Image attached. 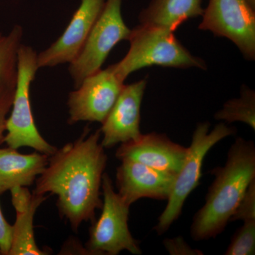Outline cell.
<instances>
[{"mask_svg": "<svg viewBox=\"0 0 255 255\" xmlns=\"http://www.w3.org/2000/svg\"><path fill=\"white\" fill-rule=\"evenodd\" d=\"M12 237V226L6 221L0 208V251L1 255H9Z\"/></svg>", "mask_w": 255, "mask_h": 255, "instance_id": "22", "label": "cell"}, {"mask_svg": "<svg viewBox=\"0 0 255 255\" xmlns=\"http://www.w3.org/2000/svg\"><path fill=\"white\" fill-rule=\"evenodd\" d=\"M203 0H151L138 16L140 24L174 31L191 18L202 16Z\"/></svg>", "mask_w": 255, "mask_h": 255, "instance_id": "17", "label": "cell"}, {"mask_svg": "<svg viewBox=\"0 0 255 255\" xmlns=\"http://www.w3.org/2000/svg\"><path fill=\"white\" fill-rule=\"evenodd\" d=\"M163 246L170 255H202V251L194 249L188 245L182 236L174 238H166Z\"/></svg>", "mask_w": 255, "mask_h": 255, "instance_id": "21", "label": "cell"}, {"mask_svg": "<svg viewBox=\"0 0 255 255\" xmlns=\"http://www.w3.org/2000/svg\"><path fill=\"white\" fill-rule=\"evenodd\" d=\"M2 36H3L2 33H1V31H0V39H1V37H2Z\"/></svg>", "mask_w": 255, "mask_h": 255, "instance_id": "24", "label": "cell"}, {"mask_svg": "<svg viewBox=\"0 0 255 255\" xmlns=\"http://www.w3.org/2000/svg\"><path fill=\"white\" fill-rule=\"evenodd\" d=\"M215 119L227 124L242 122L255 130V92L243 85L241 95L228 100L214 115Z\"/></svg>", "mask_w": 255, "mask_h": 255, "instance_id": "18", "label": "cell"}, {"mask_svg": "<svg viewBox=\"0 0 255 255\" xmlns=\"http://www.w3.org/2000/svg\"><path fill=\"white\" fill-rule=\"evenodd\" d=\"M128 41L130 48L126 56L112 65L114 72L124 81L134 72L154 65L207 69L206 62L191 54L176 38L174 31L167 28L140 23L131 29Z\"/></svg>", "mask_w": 255, "mask_h": 255, "instance_id": "3", "label": "cell"}, {"mask_svg": "<svg viewBox=\"0 0 255 255\" xmlns=\"http://www.w3.org/2000/svg\"><path fill=\"white\" fill-rule=\"evenodd\" d=\"M49 156L35 152L21 154L16 149L0 148V194L15 187H28L46 168Z\"/></svg>", "mask_w": 255, "mask_h": 255, "instance_id": "16", "label": "cell"}, {"mask_svg": "<svg viewBox=\"0 0 255 255\" xmlns=\"http://www.w3.org/2000/svg\"><path fill=\"white\" fill-rule=\"evenodd\" d=\"M90 131L85 128L75 141L57 149L50 156L33 190L37 194L58 196L60 214L74 231L83 222H94L96 211L103 204L101 190L108 157L101 144L100 129Z\"/></svg>", "mask_w": 255, "mask_h": 255, "instance_id": "1", "label": "cell"}, {"mask_svg": "<svg viewBox=\"0 0 255 255\" xmlns=\"http://www.w3.org/2000/svg\"><path fill=\"white\" fill-rule=\"evenodd\" d=\"M105 3L106 0H81L63 34L38 54V68L71 63L100 17Z\"/></svg>", "mask_w": 255, "mask_h": 255, "instance_id": "11", "label": "cell"}, {"mask_svg": "<svg viewBox=\"0 0 255 255\" xmlns=\"http://www.w3.org/2000/svg\"><path fill=\"white\" fill-rule=\"evenodd\" d=\"M147 83L143 79L124 85L113 108L102 123L101 144L104 148L137 140L142 135L140 110Z\"/></svg>", "mask_w": 255, "mask_h": 255, "instance_id": "10", "label": "cell"}, {"mask_svg": "<svg viewBox=\"0 0 255 255\" xmlns=\"http://www.w3.org/2000/svg\"><path fill=\"white\" fill-rule=\"evenodd\" d=\"M38 53L21 43L17 52V78L11 114L6 122L4 142L11 148L29 147L50 156L57 150L37 128L30 99V89L38 71Z\"/></svg>", "mask_w": 255, "mask_h": 255, "instance_id": "5", "label": "cell"}, {"mask_svg": "<svg viewBox=\"0 0 255 255\" xmlns=\"http://www.w3.org/2000/svg\"><path fill=\"white\" fill-rule=\"evenodd\" d=\"M23 29L15 25L0 39V144L4 142L6 122L12 107L17 78V52Z\"/></svg>", "mask_w": 255, "mask_h": 255, "instance_id": "15", "label": "cell"}, {"mask_svg": "<svg viewBox=\"0 0 255 255\" xmlns=\"http://www.w3.org/2000/svg\"><path fill=\"white\" fill-rule=\"evenodd\" d=\"M124 81L110 65L87 77L69 94V124L105 121L123 90Z\"/></svg>", "mask_w": 255, "mask_h": 255, "instance_id": "9", "label": "cell"}, {"mask_svg": "<svg viewBox=\"0 0 255 255\" xmlns=\"http://www.w3.org/2000/svg\"><path fill=\"white\" fill-rule=\"evenodd\" d=\"M210 127L209 122H200L196 125L187 157L174 179L167 206L154 227L159 236L167 232L182 214L188 196L199 184L203 163L209 151L218 142L236 133V128L224 122L218 124L212 130H210Z\"/></svg>", "mask_w": 255, "mask_h": 255, "instance_id": "4", "label": "cell"}, {"mask_svg": "<svg viewBox=\"0 0 255 255\" xmlns=\"http://www.w3.org/2000/svg\"><path fill=\"white\" fill-rule=\"evenodd\" d=\"M123 0H106L105 7L87 36L81 50L70 63L69 73L75 88L87 77L102 69L112 49L119 42L128 41L131 29L124 22Z\"/></svg>", "mask_w": 255, "mask_h": 255, "instance_id": "7", "label": "cell"}, {"mask_svg": "<svg viewBox=\"0 0 255 255\" xmlns=\"http://www.w3.org/2000/svg\"><path fill=\"white\" fill-rule=\"evenodd\" d=\"M102 214L97 221L92 222L85 248L90 255H117L124 251L141 255L138 242L132 237L128 227L130 206L114 190L107 172L102 177Z\"/></svg>", "mask_w": 255, "mask_h": 255, "instance_id": "6", "label": "cell"}, {"mask_svg": "<svg viewBox=\"0 0 255 255\" xmlns=\"http://www.w3.org/2000/svg\"><path fill=\"white\" fill-rule=\"evenodd\" d=\"M251 220H255V179L248 186L230 222Z\"/></svg>", "mask_w": 255, "mask_h": 255, "instance_id": "20", "label": "cell"}, {"mask_svg": "<svg viewBox=\"0 0 255 255\" xmlns=\"http://www.w3.org/2000/svg\"><path fill=\"white\" fill-rule=\"evenodd\" d=\"M199 29L233 42L248 60H255V9L246 0H209Z\"/></svg>", "mask_w": 255, "mask_h": 255, "instance_id": "8", "label": "cell"}, {"mask_svg": "<svg viewBox=\"0 0 255 255\" xmlns=\"http://www.w3.org/2000/svg\"><path fill=\"white\" fill-rule=\"evenodd\" d=\"M121 161L116 174V187L128 205L144 198L167 201L176 176L132 159Z\"/></svg>", "mask_w": 255, "mask_h": 255, "instance_id": "13", "label": "cell"}, {"mask_svg": "<svg viewBox=\"0 0 255 255\" xmlns=\"http://www.w3.org/2000/svg\"><path fill=\"white\" fill-rule=\"evenodd\" d=\"M215 179L205 204L194 215L190 227L194 241H208L225 231L248 186L255 179L254 141L236 138L222 167L211 169Z\"/></svg>", "mask_w": 255, "mask_h": 255, "instance_id": "2", "label": "cell"}, {"mask_svg": "<svg viewBox=\"0 0 255 255\" xmlns=\"http://www.w3.org/2000/svg\"><path fill=\"white\" fill-rule=\"evenodd\" d=\"M231 239L225 252L226 255H254L255 254V220L244 221Z\"/></svg>", "mask_w": 255, "mask_h": 255, "instance_id": "19", "label": "cell"}, {"mask_svg": "<svg viewBox=\"0 0 255 255\" xmlns=\"http://www.w3.org/2000/svg\"><path fill=\"white\" fill-rule=\"evenodd\" d=\"M11 203L16 211L12 226L11 248L8 255H45L48 252L39 249L35 239L33 219L37 209L48 196L30 192L27 187L11 189Z\"/></svg>", "mask_w": 255, "mask_h": 255, "instance_id": "14", "label": "cell"}, {"mask_svg": "<svg viewBox=\"0 0 255 255\" xmlns=\"http://www.w3.org/2000/svg\"><path fill=\"white\" fill-rule=\"evenodd\" d=\"M188 147L176 143L164 133L142 134L137 140L121 144L116 152L119 160L132 159L177 176L187 157Z\"/></svg>", "mask_w": 255, "mask_h": 255, "instance_id": "12", "label": "cell"}, {"mask_svg": "<svg viewBox=\"0 0 255 255\" xmlns=\"http://www.w3.org/2000/svg\"><path fill=\"white\" fill-rule=\"evenodd\" d=\"M246 1L251 5L252 8L255 9V0H246Z\"/></svg>", "mask_w": 255, "mask_h": 255, "instance_id": "23", "label": "cell"}, {"mask_svg": "<svg viewBox=\"0 0 255 255\" xmlns=\"http://www.w3.org/2000/svg\"><path fill=\"white\" fill-rule=\"evenodd\" d=\"M0 255H1V251H0Z\"/></svg>", "mask_w": 255, "mask_h": 255, "instance_id": "25", "label": "cell"}]
</instances>
